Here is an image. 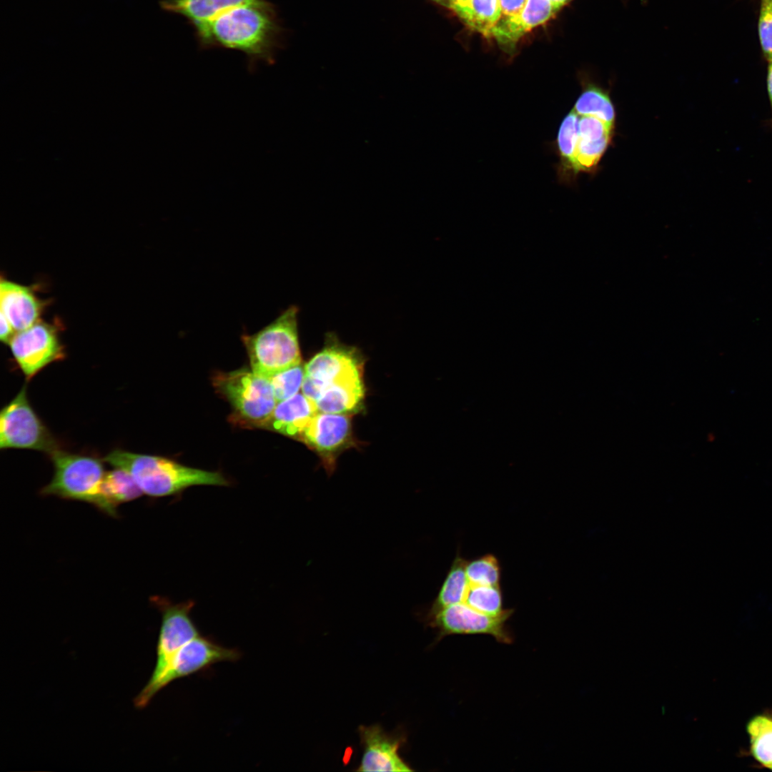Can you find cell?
<instances>
[{
    "instance_id": "6da1fadb",
    "label": "cell",
    "mask_w": 772,
    "mask_h": 772,
    "mask_svg": "<svg viewBox=\"0 0 772 772\" xmlns=\"http://www.w3.org/2000/svg\"><path fill=\"white\" fill-rule=\"evenodd\" d=\"M281 34L275 6L267 0H252L232 8L194 30L202 49L242 52L250 72L259 62L274 64Z\"/></svg>"
},
{
    "instance_id": "7a4b0ae2",
    "label": "cell",
    "mask_w": 772,
    "mask_h": 772,
    "mask_svg": "<svg viewBox=\"0 0 772 772\" xmlns=\"http://www.w3.org/2000/svg\"><path fill=\"white\" fill-rule=\"evenodd\" d=\"M103 460L127 471L142 493L152 498L177 495L192 486L229 485L219 472L187 467L160 456L115 450Z\"/></svg>"
},
{
    "instance_id": "3957f363",
    "label": "cell",
    "mask_w": 772,
    "mask_h": 772,
    "mask_svg": "<svg viewBox=\"0 0 772 772\" xmlns=\"http://www.w3.org/2000/svg\"><path fill=\"white\" fill-rule=\"evenodd\" d=\"M298 312V307L291 305L258 332L242 335L254 372L269 378L302 363Z\"/></svg>"
},
{
    "instance_id": "277c9868",
    "label": "cell",
    "mask_w": 772,
    "mask_h": 772,
    "mask_svg": "<svg viewBox=\"0 0 772 772\" xmlns=\"http://www.w3.org/2000/svg\"><path fill=\"white\" fill-rule=\"evenodd\" d=\"M212 385L228 401L239 425L264 428L277 403L269 380L252 370L217 372Z\"/></svg>"
},
{
    "instance_id": "5b68a950",
    "label": "cell",
    "mask_w": 772,
    "mask_h": 772,
    "mask_svg": "<svg viewBox=\"0 0 772 772\" xmlns=\"http://www.w3.org/2000/svg\"><path fill=\"white\" fill-rule=\"evenodd\" d=\"M54 475L40 490L44 496L76 500L95 505L106 471L104 460L61 450L50 455Z\"/></svg>"
},
{
    "instance_id": "8992f818",
    "label": "cell",
    "mask_w": 772,
    "mask_h": 772,
    "mask_svg": "<svg viewBox=\"0 0 772 772\" xmlns=\"http://www.w3.org/2000/svg\"><path fill=\"white\" fill-rule=\"evenodd\" d=\"M362 366L359 350L330 333L324 347L305 365L302 392L315 403L330 385L362 380Z\"/></svg>"
},
{
    "instance_id": "52a82bcc",
    "label": "cell",
    "mask_w": 772,
    "mask_h": 772,
    "mask_svg": "<svg viewBox=\"0 0 772 772\" xmlns=\"http://www.w3.org/2000/svg\"><path fill=\"white\" fill-rule=\"evenodd\" d=\"M240 657L237 649L225 648L200 634L178 651L156 683L145 685L135 697L134 706L137 708L146 707L159 691L177 679L205 670L219 662L237 661Z\"/></svg>"
},
{
    "instance_id": "ba28073f",
    "label": "cell",
    "mask_w": 772,
    "mask_h": 772,
    "mask_svg": "<svg viewBox=\"0 0 772 772\" xmlns=\"http://www.w3.org/2000/svg\"><path fill=\"white\" fill-rule=\"evenodd\" d=\"M0 447L34 450L49 455L60 449L30 405L26 385L1 411Z\"/></svg>"
},
{
    "instance_id": "9c48e42d",
    "label": "cell",
    "mask_w": 772,
    "mask_h": 772,
    "mask_svg": "<svg viewBox=\"0 0 772 772\" xmlns=\"http://www.w3.org/2000/svg\"><path fill=\"white\" fill-rule=\"evenodd\" d=\"M59 322L42 320L24 330L16 332L9 343L18 366L30 380L49 364L61 360L65 349L60 339Z\"/></svg>"
},
{
    "instance_id": "30bf717a",
    "label": "cell",
    "mask_w": 772,
    "mask_h": 772,
    "mask_svg": "<svg viewBox=\"0 0 772 772\" xmlns=\"http://www.w3.org/2000/svg\"><path fill=\"white\" fill-rule=\"evenodd\" d=\"M514 612L513 608H507L503 614L491 616L461 603L442 609L425 623L437 630L436 641L451 635L484 634L500 643L510 644L514 638L507 622Z\"/></svg>"
},
{
    "instance_id": "8fae6325",
    "label": "cell",
    "mask_w": 772,
    "mask_h": 772,
    "mask_svg": "<svg viewBox=\"0 0 772 772\" xmlns=\"http://www.w3.org/2000/svg\"><path fill=\"white\" fill-rule=\"evenodd\" d=\"M154 602L161 613L162 622L157 644L156 665L147 686L156 683L178 651L200 635L190 615L194 601L173 603L165 598H154Z\"/></svg>"
},
{
    "instance_id": "7c38bea8",
    "label": "cell",
    "mask_w": 772,
    "mask_h": 772,
    "mask_svg": "<svg viewBox=\"0 0 772 772\" xmlns=\"http://www.w3.org/2000/svg\"><path fill=\"white\" fill-rule=\"evenodd\" d=\"M299 440L320 455L327 473L330 475L335 469V457L352 442L350 416L318 412Z\"/></svg>"
},
{
    "instance_id": "4fadbf2b",
    "label": "cell",
    "mask_w": 772,
    "mask_h": 772,
    "mask_svg": "<svg viewBox=\"0 0 772 772\" xmlns=\"http://www.w3.org/2000/svg\"><path fill=\"white\" fill-rule=\"evenodd\" d=\"M363 752L357 771H413L402 758L399 751L405 743V735L388 733L380 725L358 728Z\"/></svg>"
},
{
    "instance_id": "5bb4252c",
    "label": "cell",
    "mask_w": 772,
    "mask_h": 772,
    "mask_svg": "<svg viewBox=\"0 0 772 772\" xmlns=\"http://www.w3.org/2000/svg\"><path fill=\"white\" fill-rule=\"evenodd\" d=\"M36 285H24L1 277L0 306L15 331L27 329L39 320L49 304L37 295Z\"/></svg>"
},
{
    "instance_id": "9a60e30c",
    "label": "cell",
    "mask_w": 772,
    "mask_h": 772,
    "mask_svg": "<svg viewBox=\"0 0 772 772\" xmlns=\"http://www.w3.org/2000/svg\"><path fill=\"white\" fill-rule=\"evenodd\" d=\"M614 127L593 116H579L576 159L580 172H594L612 142Z\"/></svg>"
},
{
    "instance_id": "2e32d148",
    "label": "cell",
    "mask_w": 772,
    "mask_h": 772,
    "mask_svg": "<svg viewBox=\"0 0 772 772\" xmlns=\"http://www.w3.org/2000/svg\"><path fill=\"white\" fill-rule=\"evenodd\" d=\"M318 412L315 404L302 392L278 402L264 428L299 440Z\"/></svg>"
},
{
    "instance_id": "e0dca14e",
    "label": "cell",
    "mask_w": 772,
    "mask_h": 772,
    "mask_svg": "<svg viewBox=\"0 0 772 772\" xmlns=\"http://www.w3.org/2000/svg\"><path fill=\"white\" fill-rule=\"evenodd\" d=\"M142 495L140 488L127 471L114 467L106 471L94 506L107 515L117 517L120 505L136 500Z\"/></svg>"
},
{
    "instance_id": "ac0fdd59",
    "label": "cell",
    "mask_w": 772,
    "mask_h": 772,
    "mask_svg": "<svg viewBox=\"0 0 772 772\" xmlns=\"http://www.w3.org/2000/svg\"><path fill=\"white\" fill-rule=\"evenodd\" d=\"M252 0H160V8L185 18L196 30L224 11Z\"/></svg>"
},
{
    "instance_id": "d6986e66",
    "label": "cell",
    "mask_w": 772,
    "mask_h": 772,
    "mask_svg": "<svg viewBox=\"0 0 772 772\" xmlns=\"http://www.w3.org/2000/svg\"><path fill=\"white\" fill-rule=\"evenodd\" d=\"M579 116L572 109L563 119L558 130L556 147L559 156L557 166L561 182L572 183L580 173L577 162Z\"/></svg>"
},
{
    "instance_id": "ffe728a7",
    "label": "cell",
    "mask_w": 772,
    "mask_h": 772,
    "mask_svg": "<svg viewBox=\"0 0 772 772\" xmlns=\"http://www.w3.org/2000/svg\"><path fill=\"white\" fill-rule=\"evenodd\" d=\"M466 561L458 551L435 598L425 613L424 621L447 606L465 603L470 588L465 573Z\"/></svg>"
},
{
    "instance_id": "44dd1931",
    "label": "cell",
    "mask_w": 772,
    "mask_h": 772,
    "mask_svg": "<svg viewBox=\"0 0 772 772\" xmlns=\"http://www.w3.org/2000/svg\"><path fill=\"white\" fill-rule=\"evenodd\" d=\"M365 395L363 381L327 387L315 402L318 412L350 415L362 406Z\"/></svg>"
},
{
    "instance_id": "7402d4cb",
    "label": "cell",
    "mask_w": 772,
    "mask_h": 772,
    "mask_svg": "<svg viewBox=\"0 0 772 772\" xmlns=\"http://www.w3.org/2000/svg\"><path fill=\"white\" fill-rule=\"evenodd\" d=\"M581 80L582 92L573 110L578 116H593L614 127L615 111L609 91L590 79Z\"/></svg>"
},
{
    "instance_id": "603a6c76",
    "label": "cell",
    "mask_w": 772,
    "mask_h": 772,
    "mask_svg": "<svg viewBox=\"0 0 772 772\" xmlns=\"http://www.w3.org/2000/svg\"><path fill=\"white\" fill-rule=\"evenodd\" d=\"M455 11L470 28L486 36L501 16L498 0H470Z\"/></svg>"
},
{
    "instance_id": "cb8c5ba5",
    "label": "cell",
    "mask_w": 772,
    "mask_h": 772,
    "mask_svg": "<svg viewBox=\"0 0 772 772\" xmlns=\"http://www.w3.org/2000/svg\"><path fill=\"white\" fill-rule=\"evenodd\" d=\"M751 751L763 766L772 767V718L765 716L754 717L748 724Z\"/></svg>"
},
{
    "instance_id": "d4e9b609",
    "label": "cell",
    "mask_w": 772,
    "mask_h": 772,
    "mask_svg": "<svg viewBox=\"0 0 772 772\" xmlns=\"http://www.w3.org/2000/svg\"><path fill=\"white\" fill-rule=\"evenodd\" d=\"M465 603L485 615L498 616L507 608H503V595L500 585H470Z\"/></svg>"
},
{
    "instance_id": "484cf974",
    "label": "cell",
    "mask_w": 772,
    "mask_h": 772,
    "mask_svg": "<svg viewBox=\"0 0 772 772\" xmlns=\"http://www.w3.org/2000/svg\"><path fill=\"white\" fill-rule=\"evenodd\" d=\"M501 571L498 558L491 553L466 561L465 573L470 585H500Z\"/></svg>"
},
{
    "instance_id": "4316f807",
    "label": "cell",
    "mask_w": 772,
    "mask_h": 772,
    "mask_svg": "<svg viewBox=\"0 0 772 772\" xmlns=\"http://www.w3.org/2000/svg\"><path fill=\"white\" fill-rule=\"evenodd\" d=\"M305 377V366L301 364L276 373L267 378L278 402L292 397L299 392Z\"/></svg>"
},
{
    "instance_id": "83f0119b",
    "label": "cell",
    "mask_w": 772,
    "mask_h": 772,
    "mask_svg": "<svg viewBox=\"0 0 772 772\" xmlns=\"http://www.w3.org/2000/svg\"><path fill=\"white\" fill-rule=\"evenodd\" d=\"M560 10L551 0H528L518 19L525 33L553 18Z\"/></svg>"
},
{
    "instance_id": "f1b7e54d",
    "label": "cell",
    "mask_w": 772,
    "mask_h": 772,
    "mask_svg": "<svg viewBox=\"0 0 772 772\" xmlns=\"http://www.w3.org/2000/svg\"><path fill=\"white\" fill-rule=\"evenodd\" d=\"M758 36L766 59L772 61V0H761Z\"/></svg>"
},
{
    "instance_id": "f546056e",
    "label": "cell",
    "mask_w": 772,
    "mask_h": 772,
    "mask_svg": "<svg viewBox=\"0 0 772 772\" xmlns=\"http://www.w3.org/2000/svg\"><path fill=\"white\" fill-rule=\"evenodd\" d=\"M528 0H498L501 14L518 16L524 9Z\"/></svg>"
},
{
    "instance_id": "4dcf8cb0",
    "label": "cell",
    "mask_w": 772,
    "mask_h": 772,
    "mask_svg": "<svg viewBox=\"0 0 772 772\" xmlns=\"http://www.w3.org/2000/svg\"><path fill=\"white\" fill-rule=\"evenodd\" d=\"M16 331L9 321L1 314V330L0 338L3 343L9 345V342L16 334Z\"/></svg>"
},
{
    "instance_id": "1f68e13d",
    "label": "cell",
    "mask_w": 772,
    "mask_h": 772,
    "mask_svg": "<svg viewBox=\"0 0 772 772\" xmlns=\"http://www.w3.org/2000/svg\"><path fill=\"white\" fill-rule=\"evenodd\" d=\"M766 86H767V93H768V96L769 103H770V106H771V117H772V61H768V69H767V76H766ZM771 124H772V118H771Z\"/></svg>"
},
{
    "instance_id": "d6a6232c",
    "label": "cell",
    "mask_w": 772,
    "mask_h": 772,
    "mask_svg": "<svg viewBox=\"0 0 772 772\" xmlns=\"http://www.w3.org/2000/svg\"><path fill=\"white\" fill-rule=\"evenodd\" d=\"M470 0H450L451 9L454 11L467 4Z\"/></svg>"
},
{
    "instance_id": "836d02e7",
    "label": "cell",
    "mask_w": 772,
    "mask_h": 772,
    "mask_svg": "<svg viewBox=\"0 0 772 772\" xmlns=\"http://www.w3.org/2000/svg\"><path fill=\"white\" fill-rule=\"evenodd\" d=\"M572 1L573 0H551L555 6L559 10H560L563 6H565Z\"/></svg>"
},
{
    "instance_id": "e575fe53",
    "label": "cell",
    "mask_w": 772,
    "mask_h": 772,
    "mask_svg": "<svg viewBox=\"0 0 772 772\" xmlns=\"http://www.w3.org/2000/svg\"><path fill=\"white\" fill-rule=\"evenodd\" d=\"M433 1L438 3V4H441V5H442V6H446L447 8L451 9L450 0H433Z\"/></svg>"
},
{
    "instance_id": "d590c367",
    "label": "cell",
    "mask_w": 772,
    "mask_h": 772,
    "mask_svg": "<svg viewBox=\"0 0 772 772\" xmlns=\"http://www.w3.org/2000/svg\"><path fill=\"white\" fill-rule=\"evenodd\" d=\"M771 769H772V767H771Z\"/></svg>"
}]
</instances>
